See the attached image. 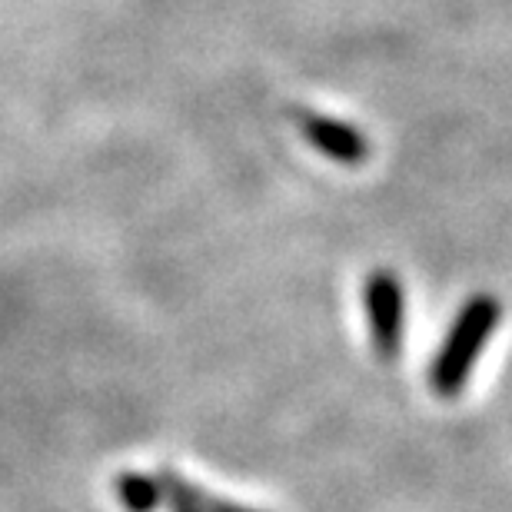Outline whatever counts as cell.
I'll use <instances>...</instances> for the list:
<instances>
[{
  "label": "cell",
  "mask_w": 512,
  "mask_h": 512,
  "mask_svg": "<svg viewBox=\"0 0 512 512\" xmlns=\"http://www.w3.org/2000/svg\"><path fill=\"white\" fill-rule=\"evenodd\" d=\"M499 316H503V306H499L496 296L479 293L473 296L463 310H459L453 330H449L443 350H439L433 370H429V386H433L436 396H459L469 380V370L476 366L479 353L489 343V336L499 326Z\"/></svg>",
  "instance_id": "1"
},
{
  "label": "cell",
  "mask_w": 512,
  "mask_h": 512,
  "mask_svg": "<svg viewBox=\"0 0 512 512\" xmlns=\"http://www.w3.org/2000/svg\"><path fill=\"white\" fill-rule=\"evenodd\" d=\"M366 320H370L373 350L380 353L383 363H396L399 350H403V333H406V293L403 283L396 280V273L376 270L366 280Z\"/></svg>",
  "instance_id": "2"
},
{
  "label": "cell",
  "mask_w": 512,
  "mask_h": 512,
  "mask_svg": "<svg viewBox=\"0 0 512 512\" xmlns=\"http://www.w3.org/2000/svg\"><path fill=\"white\" fill-rule=\"evenodd\" d=\"M306 133H310L313 147L330 153L333 160L360 163L366 157V143H363L360 133L346 130L340 124H330V120H310V124H306Z\"/></svg>",
  "instance_id": "3"
},
{
  "label": "cell",
  "mask_w": 512,
  "mask_h": 512,
  "mask_svg": "<svg viewBox=\"0 0 512 512\" xmlns=\"http://www.w3.org/2000/svg\"><path fill=\"white\" fill-rule=\"evenodd\" d=\"M117 499L127 512H157L163 506V486L157 476L120 473L117 476Z\"/></svg>",
  "instance_id": "4"
},
{
  "label": "cell",
  "mask_w": 512,
  "mask_h": 512,
  "mask_svg": "<svg viewBox=\"0 0 512 512\" xmlns=\"http://www.w3.org/2000/svg\"><path fill=\"white\" fill-rule=\"evenodd\" d=\"M163 486V503L170 506V512H207V499L197 486L187 483L183 476H177L173 469H160L157 473Z\"/></svg>",
  "instance_id": "5"
},
{
  "label": "cell",
  "mask_w": 512,
  "mask_h": 512,
  "mask_svg": "<svg viewBox=\"0 0 512 512\" xmlns=\"http://www.w3.org/2000/svg\"><path fill=\"white\" fill-rule=\"evenodd\" d=\"M207 512H256V509L237 506V503H227V499H207Z\"/></svg>",
  "instance_id": "6"
}]
</instances>
